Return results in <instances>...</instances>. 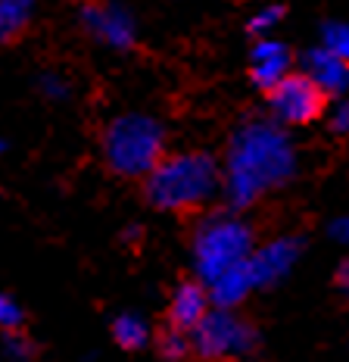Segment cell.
<instances>
[{"instance_id": "obj_2", "label": "cell", "mask_w": 349, "mask_h": 362, "mask_svg": "<svg viewBox=\"0 0 349 362\" xmlns=\"http://www.w3.org/2000/svg\"><path fill=\"white\" fill-rule=\"evenodd\" d=\"M222 191V165L203 150L165 153L147 175L143 194L162 213H194Z\"/></svg>"}, {"instance_id": "obj_12", "label": "cell", "mask_w": 349, "mask_h": 362, "mask_svg": "<svg viewBox=\"0 0 349 362\" xmlns=\"http://www.w3.org/2000/svg\"><path fill=\"white\" fill-rule=\"evenodd\" d=\"M112 341L122 350H143L150 344V322L138 313H122L112 319Z\"/></svg>"}, {"instance_id": "obj_1", "label": "cell", "mask_w": 349, "mask_h": 362, "mask_svg": "<svg viewBox=\"0 0 349 362\" xmlns=\"http://www.w3.org/2000/svg\"><path fill=\"white\" fill-rule=\"evenodd\" d=\"M297 175V147L275 119H247L231 134L222 160V194L234 213L249 209L265 194Z\"/></svg>"}, {"instance_id": "obj_14", "label": "cell", "mask_w": 349, "mask_h": 362, "mask_svg": "<svg viewBox=\"0 0 349 362\" xmlns=\"http://www.w3.org/2000/svg\"><path fill=\"white\" fill-rule=\"evenodd\" d=\"M321 47H328L333 57L349 63V22H324L321 25Z\"/></svg>"}, {"instance_id": "obj_21", "label": "cell", "mask_w": 349, "mask_h": 362, "mask_svg": "<svg viewBox=\"0 0 349 362\" xmlns=\"http://www.w3.org/2000/svg\"><path fill=\"white\" fill-rule=\"evenodd\" d=\"M328 235L337 240L340 247H349V216H340L328 225Z\"/></svg>"}, {"instance_id": "obj_17", "label": "cell", "mask_w": 349, "mask_h": 362, "mask_svg": "<svg viewBox=\"0 0 349 362\" xmlns=\"http://www.w3.org/2000/svg\"><path fill=\"white\" fill-rule=\"evenodd\" d=\"M4 359L6 362H32L35 359V344L28 341L22 331H6L4 334Z\"/></svg>"}, {"instance_id": "obj_10", "label": "cell", "mask_w": 349, "mask_h": 362, "mask_svg": "<svg viewBox=\"0 0 349 362\" xmlns=\"http://www.w3.org/2000/svg\"><path fill=\"white\" fill-rule=\"evenodd\" d=\"M302 75H309L328 97H343L349 90V63L333 57L321 44L302 54Z\"/></svg>"}, {"instance_id": "obj_7", "label": "cell", "mask_w": 349, "mask_h": 362, "mask_svg": "<svg viewBox=\"0 0 349 362\" xmlns=\"http://www.w3.org/2000/svg\"><path fill=\"white\" fill-rule=\"evenodd\" d=\"M81 25L85 32L110 50H131L138 41V22L119 4H81Z\"/></svg>"}, {"instance_id": "obj_19", "label": "cell", "mask_w": 349, "mask_h": 362, "mask_svg": "<svg viewBox=\"0 0 349 362\" xmlns=\"http://www.w3.org/2000/svg\"><path fill=\"white\" fill-rule=\"evenodd\" d=\"M37 88H41V94L47 97V100H66V97H69V81L57 72H44L41 78H37Z\"/></svg>"}, {"instance_id": "obj_18", "label": "cell", "mask_w": 349, "mask_h": 362, "mask_svg": "<svg viewBox=\"0 0 349 362\" xmlns=\"http://www.w3.org/2000/svg\"><path fill=\"white\" fill-rule=\"evenodd\" d=\"M22 322H25V313L10 293H0V331H22Z\"/></svg>"}, {"instance_id": "obj_22", "label": "cell", "mask_w": 349, "mask_h": 362, "mask_svg": "<svg viewBox=\"0 0 349 362\" xmlns=\"http://www.w3.org/2000/svg\"><path fill=\"white\" fill-rule=\"evenodd\" d=\"M333 281H337V291L349 297V259L340 262V269H337V275H333Z\"/></svg>"}, {"instance_id": "obj_3", "label": "cell", "mask_w": 349, "mask_h": 362, "mask_svg": "<svg viewBox=\"0 0 349 362\" xmlns=\"http://www.w3.org/2000/svg\"><path fill=\"white\" fill-rule=\"evenodd\" d=\"M256 250L253 228L240 213H212L200 218L191 240V259H194V275L209 288L231 269L244 266L249 253Z\"/></svg>"}, {"instance_id": "obj_5", "label": "cell", "mask_w": 349, "mask_h": 362, "mask_svg": "<svg viewBox=\"0 0 349 362\" xmlns=\"http://www.w3.org/2000/svg\"><path fill=\"white\" fill-rule=\"evenodd\" d=\"M259 346V334L244 315L234 309L212 306L206 319L191 331V350L206 362H240L249 359Z\"/></svg>"}, {"instance_id": "obj_23", "label": "cell", "mask_w": 349, "mask_h": 362, "mask_svg": "<svg viewBox=\"0 0 349 362\" xmlns=\"http://www.w3.org/2000/svg\"><path fill=\"white\" fill-rule=\"evenodd\" d=\"M138 235H141L138 225H134V228H125V240H138Z\"/></svg>"}, {"instance_id": "obj_16", "label": "cell", "mask_w": 349, "mask_h": 362, "mask_svg": "<svg viewBox=\"0 0 349 362\" xmlns=\"http://www.w3.org/2000/svg\"><path fill=\"white\" fill-rule=\"evenodd\" d=\"M159 353H162L169 362H181L187 353H194L191 334H184V331H178V328H169L162 337H159Z\"/></svg>"}, {"instance_id": "obj_13", "label": "cell", "mask_w": 349, "mask_h": 362, "mask_svg": "<svg viewBox=\"0 0 349 362\" xmlns=\"http://www.w3.org/2000/svg\"><path fill=\"white\" fill-rule=\"evenodd\" d=\"M37 0H0V41H16L35 16Z\"/></svg>"}, {"instance_id": "obj_25", "label": "cell", "mask_w": 349, "mask_h": 362, "mask_svg": "<svg viewBox=\"0 0 349 362\" xmlns=\"http://www.w3.org/2000/svg\"><path fill=\"white\" fill-rule=\"evenodd\" d=\"M78 4H90V0H78Z\"/></svg>"}, {"instance_id": "obj_4", "label": "cell", "mask_w": 349, "mask_h": 362, "mask_svg": "<svg viewBox=\"0 0 349 362\" xmlns=\"http://www.w3.org/2000/svg\"><path fill=\"white\" fill-rule=\"evenodd\" d=\"M165 156V128L147 112L116 116L103 132V160L122 178H147Z\"/></svg>"}, {"instance_id": "obj_20", "label": "cell", "mask_w": 349, "mask_h": 362, "mask_svg": "<svg viewBox=\"0 0 349 362\" xmlns=\"http://www.w3.org/2000/svg\"><path fill=\"white\" fill-rule=\"evenodd\" d=\"M328 125L333 134H349V100H337L328 116Z\"/></svg>"}, {"instance_id": "obj_24", "label": "cell", "mask_w": 349, "mask_h": 362, "mask_svg": "<svg viewBox=\"0 0 349 362\" xmlns=\"http://www.w3.org/2000/svg\"><path fill=\"white\" fill-rule=\"evenodd\" d=\"M0 153H4V141H0Z\"/></svg>"}, {"instance_id": "obj_11", "label": "cell", "mask_w": 349, "mask_h": 362, "mask_svg": "<svg viewBox=\"0 0 349 362\" xmlns=\"http://www.w3.org/2000/svg\"><path fill=\"white\" fill-rule=\"evenodd\" d=\"M209 309H212V300H209L206 284L203 281H184V284L174 288L172 300H169V322H172V328L191 334V331L206 319Z\"/></svg>"}, {"instance_id": "obj_6", "label": "cell", "mask_w": 349, "mask_h": 362, "mask_svg": "<svg viewBox=\"0 0 349 362\" xmlns=\"http://www.w3.org/2000/svg\"><path fill=\"white\" fill-rule=\"evenodd\" d=\"M328 94L315 85L309 75L290 72L284 81H278L268 90V110L271 119L280 125H309L324 112Z\"/></svg>"}, {"instance_id": "obj_15", "label": "cell", "mask_w": 349, "mask_h": 362, "mask_svg": "<svg viewBox=\"0 0 349 362\" xmlns=\"http://www.w3.org/2000/svg\"><path fill=\"white\" fill-rule=\"evenodd\" d=\"M280 19H284V6L265 4L259 13H253L247 28H249V35H256V37H271V32L280 25Z\"/></svg>"}, {"instance_id": "obj_8", "label": "cell", "mask_w": 349, "mask_h": 362, "mask_svg": "<svg viewBox=\"0 0 349 362\" xmlns=\"http://www.w3.org/2000/svg\"><path fill=\"white\" fill-rule=\"evenodd\" d=\"M300 256H302V240L293 235L275 238V240H268V244L256 247V250L249 253V259L244 262L253 291H265V288H271V284L284 281V278L297 269Z\"/></svg>"}, {"instance_id": "obj_9", "label": "cell", "mask_w": 349, "mask_h": 362, "mask_svg": "<svg viewBox=\"0 0 349 362\" xmlns=\"http://www.w3.org/2000/svg\"><path fill=\"white\" fill-rule=\"evenodd\" d=\"M290 50L284 41H275V37H259L249 50V75H253V85L262 90H271L278 81H284L290 75Z\"/></svg>"}]
</instances>
